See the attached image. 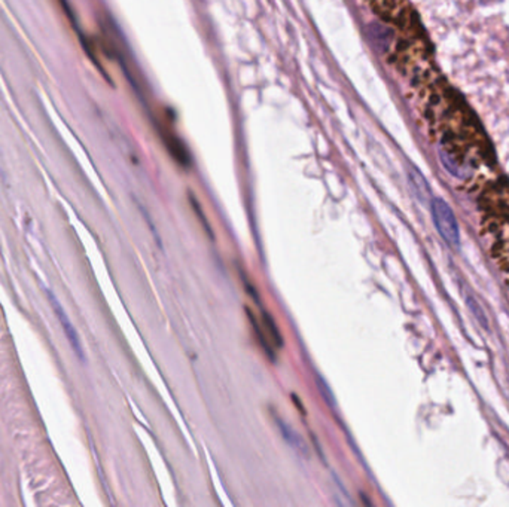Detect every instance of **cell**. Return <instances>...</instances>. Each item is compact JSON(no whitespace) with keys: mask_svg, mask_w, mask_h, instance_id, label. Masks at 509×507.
<instances>
[{"mask_svg":"<svg viewBox=\"0 0 509 507\" xmlns=\"http://www.w3.org/2000/svg\"><path fill=\"white\" fill-rule=\"evenodd\" d=\"M432 219L442 240L449 246L457 247L460 244L459 225L451 207L444 200L435 198L432 201Z\"/></svg>","mask_w":509,"mask_h":507,"instance_id":"1","label":"cell"},{"mask_svg":"<svg viewBox=\"0 0 509 507\" xmlns=\"http://www.w3.org/2000/svg\"><path fill=\"white\" fill-rule=\"evenodd\" d=\"M483 201L493 216L509 220V185L502 182L491 185L486 189Z\"/></svg>","mask_w":509,"mask_h":507,"instance_id":"2","label":"cell"},{"mask_svg":"<svg viewBox=\"0 0 509 507\" xmlns=\"http://www.w3.org/2000/svg\"><path fill=\"white\" fill-rule=\"evenodd\" d=\"M48 296H50V299H51V304H53V307H54V310H55V312H57V315H58L60 322L63 323V327H65V332H66V335H68V338H69L72 347L75 348V351H76L79 356H81L82 348H81V345H79V342H77V335H76V332H75L72 323L68 320V317H66L65 311L61 310L60 304L57 302V299H55L51 293H48Z\"/></svg>","mask_w":509,"mask_h":507,"instance_id":"3","label":"cell"},{"mask_svg":"<svg viewBox=\"0 0 509 507\" xmlns=\"http://www.w3.org/2000/svg\"><path fill=\"white\" fill-rule=\"evenodd\" d=\"M408 179H409L411 187H412V191H414L416 197H417L422 202H426V200L429 198V187H427V183H426V180L423 179L422 174H420L417 170L411 168V170L408 171Z\"/></svg>","mask_w":509,"mask_h":507,"instance_id":"4","label":"cell"},{"mask_svg":"<svg viewBox=\"0 0 509 507\" xmlns=\"http://www.w3.org/2000/svg\"><path fill=\"white\" fill-rule=\"evenodd\" d=\"M264 329V337L267 338V341L269 342V345H282V337H280V332L277 330V326L274 323V320L272 319V315L269 314H262V326Z\"/></svg>","mask_w":509,"mask_h":507,"instance_id":"5","label":"cell"},{"mask_svg":"<svg viewBox=\"0 0 509 507\" xmlns=\"http://www.w3.org/2000/svg\"><path fill=\"white\" fill-rule=\"evenodd\" d=\"M316 384H317V387H319V391H321V394L323 396L325 402H328L331 406L336 405V402H333V394H332V391L329 390V386L323 381V379H322L321 376H316Z\"/></svg>","mask_w":509,"mask_h":507,"instance_id":"6","label":"cell"}]
</instances>
